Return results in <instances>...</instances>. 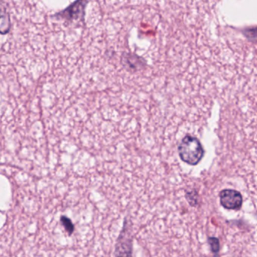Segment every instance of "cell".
<instances>
[{
    "instance_id": "obj_4",
    "label": "cell",
    "mask_w": 257,
    "mask_h": 257,
    "mask_svg": "<svg viewBox=\"0 0 257 257\" xmlns=\"http://www.w3.org/2000/svg\"><path fill=\"white\" fill-rule=\"evenodd\" d=\"M121 63L126 70L132 72L139 71L147 66V61L144 58L132 52L123 53Z\"/></svg>"
},
{
    "instance_id": "obj_2",
    "label": "cell",
    "mask_w": 257,
    "mask_h": 257,
    "mask_svg": "<svg viewBox=\"0 0 257 257\" xmlns=\"http://www.w3.org/2000/svg\"><path fill=\"white\" fill-rule=\"evenodd\" d=\"M88 2L89 0H76L65 10L55 15V17L58 20L61 19V20L65 21L67 23L84 22L85 10Z\"/></svg>"
},
{
    "instance_id": "obj_3",
    "label": "cell",
    "mask_w": 257,
    "mask_h": 257,
    "mask_svg": "<svg viewBox=\"0 0 257 257\" xmlns=\"http://www.w3.org/2000/svg\"><path fill=\"white\" fill-rule=\"evenodd\" d=\"M221 205L227 210H238L243 204V196L234 189H223L219 192Z\"/></svg>"
},
{
    "instance_id": "obj_6",
    "label": "cell",
    "mask_w": 257,
    "mask_h": 257,
    "mask_svg": "<svg viewBox=\"0 0 257 257\" xmlns=\"http://www.w3.org/2000/svg\"><path fill=\"white\" fill-rule=\"evenodd\" d=\"M12 24L10 16L5 8L0 7V34L6 35L10 33Z\"/></svg>"
},
{
    "instance_id": "obj_1",
    "label": "cell",
    "mask_w": 257,
    "mask_h": 257,
    "mask_svg": "<svg viewBox=\"0 0 257 257\" xmlns=\"http://www.w3.org/2000/svg\"><path fill=\"white\" fill-rule=\"evenodd\" d=\"M178 153L183 162L195 166L204 157V150L202 144L198 138L186 135L179 144Z\"/></svg>"
},
{
    "instance_id": "obj_10",
    "label": "cell",
    "mask_w": 257,
    "mask_h": 257,
    "mask_svg": "<svg viewBox=\"0 0 257 257\" xmlns=\"http://www.w3.org/2000/svg\"><path fill=\"white\" fill-rule=\"evenodd\" d=\"M61 220H62L63 224H64V226H65L67 231H68L69 233L71 234V233L73 232V228H73V225L71 221L67 219V218L64 217V216L61 218Z\"/></svg>"
},
{
    "instance_id": "obj_9",
    "label": "cell",
    "mask_w": 257,
    "mask_h": 257,
    "mask_svg": "<svg viewBox=\"0 0 257 257\" xmlns=\"http://www.w3.org/2000/svg\"><path fill=\"white\" fill-rule=\"evenodd\" d=\"M186 198L189 204L192 207H195L198 204V193L196 191H191L186 194Z\"/></svg>"
},
{
    "instance_id": "obj_7",
    "label": "cell",
    "mask_w": 257,
    "mask_h": 257,
    "mask_svg": "<svg viewBox=\"0 0 257 257\" xmlns=\"http://www.w3.org/2000/svg\"><path fill=\"white\" fill-rule=\"evenodd\" d=\"M241 32L248 41L254 44L256 43V27H248L242 30Z\"/></svg>"
},
{
    "instance_id": "obj_8",
    "label": "cell",
    "mask_w": 257,
    "mask_h": 257,
    "mask_svg": "<svg viewBox=\"0 0 257 257\" xmlns=\"http://www.w3.org/2000/svg\"><path fill=\"white\" fill-rule=\"evenodd\" d=\"M207 241H208V243L210 244L211 252H213L214 255L218 254V252L220 250V243H219V239H218L217 237H208Z\"/></svg>"
},
{
    "instance_id": "obj_5",
    "label": "cell",
    "mask_w": 257,
    "mask_h": 257,
    "mask_svg": "<svg viewBox=\"0 0 257 257\" xmlns=\"http://www.w3.org/2000/svg\"><path fill=\"white\" fill-rule=\"evenodd\" d=\"M132 250V238L127 232V227L124 225L123 231H121V234H120L115 246V255H131Z\"/></svg>"
}]
</instances>
